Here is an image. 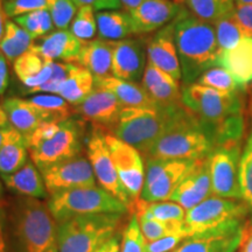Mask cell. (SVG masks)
<instances>
[{
    "label": "cell",
    "mask_w": 252,
    "mask_h": 252,
    "mask_svg": "<svg viewBox=\"0 0 252 252\" xmlns=\"http://www.w3.org/2000/svg\"><path fill=\"white\" fill-rule=\"evenodd\" d=\"M49 0H2V7L7 18H17L37 9L48 8Z\"/></svg>",
    "instance_id": "ee69618b"
},
{
    "label": "cell",
    "mask_w": 252,
    "mask_h": 252,
    "mask_svg": "<svg viewBox=\"0 0 252 252\" xmlns=\"http://www.w3.org/2000/svg\"><path fill=\"white\" fill-rule=\"evenodd\" d=\"M0 5H2V0H0Z\"/></svg>",
    "instance_id": "91938a15"
},
{
    "label": "cell",
    "mask_w": 252,
    "mask_h": 252,
    "mask_svg": "<svg viewBox=\"0 0 252 252\" xmlns=\"http://www.w3.org/2000/svg\"><path fill=\"white\" fill-rule=\"evenodd\" d=\"M28 100L41 112L45 122L62 123L70 118V104L59 94H34Z\"/></svg>",
    "instance_id": "e575fe53"
},
{
    "label": "cell",
    "mask_w": 252,
    "mask_h": 252,
    "mask_svg": "<svg viewBox=\"0 0 252 252\" xmlns=\"http://www.w3.org/2000/svg\"><path fill=\"white\" fill-rule=\"evenodd\" d=\"M213 25L215 27L219 55L222 54L223 52L234 48L245 37H252L235 18L234 9L230 13L217 19Z\"/></svg>",
    "instance_id": "1f68e13d"
},
{
    "label": "cell",
    "mask_w": 252,
    "mask_h": 252,
    "mask_svg": "<svg viewBox=\"0 0 252 252\" xmlns=\"http://www.w3.org/2000/svg\"><path fill=\"white\" fill-rule=\"evenodd\" d=\"M13 21L21 28H24L33 37V40L40 39L52 33L53 28L55 27L48 8L37 9V11L19 15L17 18H13Z\"/></svg>",
    "instance_id": "8d00e7d4"
},
{
    "label": "cell",
    "mask_w": 252,
    "mask_h": 252,
    "mask_svg": "<svg viewBox=\"0 0 252 252\" xmlns=\"http://www.w3.org/2000/svg\"><path fill=\"white\" fill-rule=\"evenodd\" d=\"M7 222H8V202L4 196V188L0 182V250L8 252L7 243Z\"/></svg>",
    "instance_id": "bcb514c9"
},
{
    "label": "cell",
    "mask_w": 252,
    "mask_h": 252,
    "mask_svg": "<svg viewBox=\"0 0 252 252\" xmlns=\"http://www.w3.org/2000/svg\"><path fill=\"white\" fill-rule=\"evenodd\" d=\"M8 125H11V123H9V119H8V116L5 111L4 106L0 104V126H8Z\"/></svg>",
    "instance_id": "db71d44e"
},
{
    "label": "cell",
    "mask_w": 252,
    "mask_h": 252,
    "mask_svg": "<svg viewBox=\"0 0 252 252\" xmlns=\"http://www.w3.org/2000/svg\"><path fill=\"white\" fill-rule=\"evenodd\" d=\"M2 184L15 195L43 200L48 196L45 181L40 169L33 161H28L17 172L7 175H0Z\"/></svg>",
    "instance_id": "603a6c76"
},
{
    "label": "cell",
    "mask_w": 252,
    "mask_h": 252,
    "mask_svg": "<svg viewBox=\"0 0 252 252\" xmlns=\"http://www.w3.org/2000/svg\"><path fill=\"white\" fill-rule=\"evenodd\" d=\"M94 89V76L87 69L78 68L65 80L58 91L59 96L70 105L77 106L87 98Z\"/></svg>",
    "instance_id": "4dcf8cb0"
},
{
    "label": "cell",
    "mask_w": 252,
    "mask_h": 252,
    "mask_svg": "<svg viewBox=\"0 0 252 252\" xmlns=\"http://www.w3.org/2000/svg\"><path fill=\"white\" fill-rule=\"evenodd\" d=\"M235 4H238V5H252V0H235Z\"/></svg>",
    "instance_id": "6f0895ef"
},
{
    "label": "cell",
    "mask_w": 252,
    "mask_h": 252,
    "mask_svg": "<svg viewBox=\"0 0 252 252\" xmlns=\"http://www.w3.org/2000/svg\"><path fill=\"white\" fill-rule=\"evenodd\" d=\"M82 150L80 126L72 119L60 124L52 138L28 149L32 161L40 171L64 160L80 156Z\"/></svg>",
    "instance_id": "7c38bea8"
},
{
    "label": "cell",
    "mask_w": 252,
    "mask_h": 252,
    "mask_svg": "<svg viewBox=\"0 0 252 252\" xmlns=\"http://www.w3.org/2000/svg\"><path fill=\"white\" fill-rule=\"evenodd\" d=\"M96 20L99 39L118 41L134 35L131 15L125 9L96 12Z\"/></svg>",
    "instance_id": "f1b7e54d"
},
{
    "label": "cell",
    "mask_w": 252,
    "mask_h": 252,
    "mask_svg": "<svg viewBox=\"0 0 252 252\" xmlns=\"http://www.w3.org/2000/svg\"><path fill=\"white\" fill-rule=\"evenodd\" d=\"M11 127H12V125L0 126V149H1L2 145H4L6 137H7V133H8V131L11 130Z\"/></svg>",
    "instance_id": "11a10c76"
},
{
    "label": "cell",
    "mask_w": 252,
    "mask_h": 252,
    "mask_svg": "<svg viewBox=\"0 0 252 252\" xmlns=\"http://www.w3.org/2000/svg\"><path fill=\"white\" fill-rule=\"evenodd\" d=\"M187 238L186 234L169 235L153 242H147V252H172Z\"/></svg>",
    "instance_id": "f6af8a7d"
},
{
    "label": "cell",
    "mask_w": 252,
    "mask_h": 252,
    "mask_svg": "<svg viewBox=\"0 0 252 252\" xmlns=\"http://www.w3.org/2000/svg\"><path fill=\"white\" fill-rule=\"evenodd\" d=\"M196 83L202 84V86L213 88L222 93H243L245 90L244 87L237 83V81L232 77V75L226 70L225 68L213 67L204 71L200 77L197 78Z\"/></svg>",
    "instance_id": "74e56055"
},
{
    "label": "cell",
    "mask_w": 252,
    "mask_h": 252,
    "mask_svg": "<svg viewBox=\"0 0 252 252\" xmlns=\"http://www.w3.org/2000/svg\"><path fill=\"white\" fill-rule=\"evenodd\" d=\"M49 196L67 189L96 186L93 166L83 156L64 160L40 171Z\"/></svg>",
    "instance_id": "5bb4252c"
},
{
    "label": "cell",
    "mask_w": 252,
    "mask_h": 252,
    "mask_svg": "<svg viewBox=\"0 0 252 252\" xmlns=\"http://www.w3.org/2000/svg\"><path fill=\"white\" fill-rule=\"evenodd\" d=\"M252 93V91H251ZM251 112H252V98H251Z\"/></svg>",
    "instance_id": "680465c9"
},
{
    "label": "cell",
    "mask_w": 252,
    "mask_h": 252,
    "mask_svg": "<svg viewBox=\"0 0 252 252\" xmlns=\"http://www.w3.org/2000/svg\"><path fill=\"white\" fill-rule=\"evenodd\" d=\"M134 208L137 215H145L166 223L185 222L186 212H187L184 207L173 201L172 202H166V201L147 202L141 198L135 201Z\"/></svg>",
    "instance_id": "836d02e7"
},
{
    "label": "cell",
    "mask_w": 252,
    "mask_h": 252,
    "mask_svg": "<svg viewBox=\"0 0 252 252\" xmlns=\"http://www.w3.org/2000/svg\"><path fill=\"white\" fill-rule=\"evenodd\" d=\"M82 45L83 41L69 30H58L40 37L39 42H33L31 48L48 61L75 63Z\"/></svg>",
    "instance_id": "7402d4cb"
},
{
    "label": "cell",
    "mask_w": 252,
    "mask_h": 252,
    "mask_svg": "<svg viewBox=\"0 0 252 252\" xmlns=\"http://www.w3.org/2000/svg\"><path fill=\"white\" fill-rule=\"evenodd\" d=\"M241 248V252H252V232L249 235V237L245 239V242Z\"/></svg>",
    "instance_id": "9f6ffc18"
},
{
    "label": "cell",
    "mask_w": 252,
    "mask_h": 252,
    "mask_svg": "<svg viewBox=\"0 0 252 252\" xmlns=\"http://www.w3.org/2000/svg\"><path fill=\"white\" fill-rule=\"evenodd\" d=\"M176 1H179V0H176Z\"/></svg>",
    "instance_id": "6125c7cd"
},
{
    "label": "cell",
    "mask_w": 252,
    "mask_h": 252,
    "mask_svg": "<svg viewBox=\"0 0 252 252\" xmlns=\"http://www.w3.org/2000/svg\"><path fill=\"white\" fill-rule=\"evenodd\" d=\"M53 62L54 61H48L31 48L15 60L13 69L19 81L26 87V90H30L49 80L53 72Z\"/></svg>",
    "instance_id": "d4e9b609"
},
{
    "label": "cell",
    "mask_w": 252,
    "mask_h": 252,
    "mask_svg": "<svg viewBox=\"0 0 252 252\" xmlns=\"http://www.w3.org/2000/svg\"><path fill=\"white\" fill-rule=\"evenodd\" d=\"M178 108L163 109L158 105L125 106L111 131L118 139L146 156L158 138L165 132L173 112Z\"/></svg>",
    "instance_id": "8992f818"
},
{
    "label": "cell",
    "mask_w": 252,
    "mask_h": 252,
    "mask_svg": "<svg viewBox=\"0 0 252 252\" xmlns=\"http://www.w3.org/2000/svg\"><path fill=\"white\" fill-rule=\"evenodd\" d=\"M0 252H4V251H1V250H0Z\"/></svg>",
    "instance_id": "94428289"
},
{
    "label": "cell",
    "mask_w": 252,
    "mask_h": 252,
    "mask_svg": "<svg viewBox=\"0 0 252 252\" xmlns=\"http://www.w3.org/2000/svg\"><path fill=\"white\" fill-rule=\"evenodd\" d=\"M248 210L249 207L245 202L214 195L186 212L185 230L188 237H190L242 223L248 215Z\"/></svg>",
    "instance_id": "ba28073f"
},
{
    "label": "cell",
    "mask_w": 252,
    "mask_h": 252,
    "mask_svg": "<svg viewBox=\"0 0 252 252\" xmlns=\"http://www.w3.org/2000/svg\"><path fill=\"white\" fill-rule=\"evenodd\" d=\"M112 41L94 39L82 45L75 64L87 69L94 77L111 75Z\"/></svg>",
    "instance_id": "cb8c5ba5"
},
{
    "label": "cell",
    "mask_w": 252,
    "mask_h": 252,
    "mask_svg": "<svg viewBox=\"0 0 252 252\" xmlns=\"http://www.w3.org/2000/svg\"><path fill=\"white\" fill-rule=\"evenodd\" d=\"M69 31L83 42L94 40L97 34V20L94 9L89 6L78 7L77 13L69 26Z\"/></svg>",
    "instance_id": "60d3db41"
},
{
    "label": "cell",
    "mask_w": 252,
    "mask_h": 252,
    "mask_svg": "<svg viewBox=\"0 0 252 252\" xmlns=\"http://www.w3.org/2000/svg\"><path fill=\"white\" fill-rule=\"evenodd\" d=\"M175 42L184 86L195 83L208 69L219 65V46L212 23L195 17L187 8L174 20Z\"/></svg>",
    "instance_id": "3957f363"
},
{
    "label": "cell",
    "mask_w": 252,
    "mask_h": 252,
    "mask_svg": "<svg viewBox=\"0 0 252 252\" xmlns=\"http://www.w3.org/2000/svg\"><path fill=\"white\" fill-rule=\"evenodd\" d=\"M242 93H222L195 83L184 86L181 99L209 132L216 146L241 141L244 132Z\"/></svg>",
    "instance_id": "6da1fadb"
},
{
    "label": "cell",
    "mask_w": 252,
    "mask_h": 252,
    "mask_svg": "<svg viewBox=\"0 0 252 252\" xmlns=\"http://www.w3.org/2000/svg\"><path fill=\"white\" fill-rule=\"evenodd\" d=\"M105 135L103 131L94 126L87 143L88 159L93 166L94 178L98 181L100 188L122 201L128 208V210H131L135 206V202L130 197L119 179L118 173L113 165Z\"/></svg>",
    "instance_id": "8fae6325"
},
{
    "label": "cell",
    "mask_w": 252,
    "mask_h": 252,
    "mask_svg": "<svg viewBox=\"0 0 252 252\" xmlns=\"http://www.w3.org/2000/svg\"><path fill=\"white\" fill-rule=\"evenodd\" d=\"M137 215V214H135ZM138 220H139V225L143 232L144 237L146 238L147 242H153L157 239L169 235L176 234H186L185 230V222L182 223H166L158 220L156 219H151L145 215H137ZM188 237V236H187Z\"/></svg>",
    "instance_id": "f35d334b"
},
{
    "label": "cell",
    "mask_w": 252,
    "mask_h": 252,
    "mask_svg": "<svg viewBox=\"0 0 252 252\" xmlns=\"http://www.w3.org/2000/svg\"><path fill=\"white\" fill-rule=\"evenodd\" d=\"M219 65L225 68L242 87L252 83V37H245L234 48L220 54Z\"/></svg>",
    "instance_id": "484cf974"
},
{
    "label": "cell",
    "mask_w": 252,
    "mask_h": 252,
    "mask_svg": "<svg viewBox=\"0 0 252 252\" xmlns=\"http://www.w3.org/2000/svg\"><path fill=\"white\" fill-rule=\"evenodd\" d=\"M1 105L7 113L11 125L23 133L24 137L32 133L37 126L45 123L41 112L28 99L9 97L1 103Z\"/></svg>",
    "instance_id": "83f0119b"
},
{
    "label": "cell",
    "mask_w": 252,
    "mask_h": 252,
    "mask_svg": "<svg viewBox=\"0 0 252 252\" xmlns=\"http://www.w3.org/2000/svg\"><path fill=\"white\" fill-rule=\"evenodd\" d=\"M105 138L119 179L135 202L140 197L145 181V167L141 153L113 134H106Z\"/></svg>",
    "instance_id": "4fadbf2b"
},
{
    "label": "cell",
    "mask_w": 252,
    "mask_h": 252,
    "mask_svg": "<svg viewBox=\"0 0 252 252\" xmlns=\"http://www.w3.org/2000/svg\"><path fill=\"white\" fill-rule=\"evenodd\" d=\"M184 1L191 14L212 24L235 8V0H184Z\"/></svg>",
    "instance_id": "d590c367"
},
{
    "label": "cell",
    "mask_w": 252,
    "mask_h": 252,
    "mask_svg": "<svg viewBox=\"0 0 252 252\" xmlns=\"http://www.w3.org/2000/svg\"><path fill=\"white\" fill-rule=\"evenodd\" d=\"M5 55L0 50V96L5 94L9 83V74H8V65L6 61Z\"/></svg>",
    "instance_id": "681fc988"
},
{
    "label": "cell",
    "mask_w": 252,
    "mask_h": 252,
    "mask_svg": "<svg viewBox=\"0 0 252 252\" xmlns=\"http://www.w3.org/2000/svg\"><path fill=\"white\" fill-rule=\"evenodd\" d=\"M196 160H167L147 158L140 198L147 202L169 200Z\"/></svg>",
    "instance_id": "9c48e42d"
},
{
    "label": "cell",
    "mask_w": 252,
    "mask_h": 252,
    "mask_svg": "<svg viewBox=\"0 0 252 252\" xmlns=\"http://www.w3.org/2000/svg\"><path fill=\"white\" fill-rule=\"evenodd\" d=\"M239 187L242 200L252 210V128L239 160Z\"/></svg>",
    "instance_id": "ab89813d"
},
{
    "label": "cell",
    "mask_w": 252,
    "mask_h": 252,
    "mask_svg": "<svg viewBox=\"0 0 252 252\" xmlns=\"http://www.w3.org/2000/svg\"><path fill=\"white\" fill-rule=\"evenodd\" d=\"M34 40L14 21H6L5 33L0 40V50L8 61L14 62L31 49Z\"/></svg>",
    "instance_id": "d6a6232c"
},
{
    "label": "cell",
    "mask_w": 252,
    "mask_h": 252,
    "mask_svg": "<svg viewBox=\"0 0 252 252\" xmlns=\"http://www.w3.org/2000/svg\"><path fill=\"white\" fill-rule=\"evenodd\" d=\"M248 226L235 223L187 237L172 252H236L249 237Z\"/></svg>",
    "instance_id": "9a60e30c"
},
{
    "label": "cell",
    "mask_w": 252,
    "mask_h": 252,
    "mask_svg": "<svg viewBox=\"0 0 252 252\" xmlns=\"http://www.w3.org/2000/svg\"><path fill=\"white\" fill-rule=\"evenodd\" d=\"M75 108L87 121L94 123L96 126L112 130L125 106L112 93L94 88L93 93Z\"/></svg>",
    "instance_id": "ffe728a7"
},
{
    "label": "cell",
    "mask_w": 252,
    "mask_h": 252,
    "mask_svg": "<svg viewBox=\"0 0 252 252\" xmlns=\"http://www.w3.org/2000/svg\"><path fill=\"white\" fill-rule=\"evenodd\" d=\"M235 18L243 26L248 33L252 36V5H238L235 4L234 8Z\"/></svg>",
    "instance_id": "c3c4849f"
},
{
    "label": "cell",
    "mask_w": 252,
    "mask_h": 252,
    "mask_svg": "<svg viewBox=\"0 0 252 252\" xmlns=\"http://www.w3.org/2000/svg\"><path fill=\"white\" fill-rule=\"evenodd\" d=\"M94 252H121V241L119 236L116 234L111 238L108 239L99 248H97Z\"/></svg>",
    "instance_id": "f907efd6"
},
{
    "label": "cell",
    "mask_w": 252,
    "mask_h": 252,
    "mask_svg": "<svg viewBox=\"0 0 252 252\" xmlns=\"http://www.w3.org/2000/svg\"><path fill=\"white\" fill-rule=\"evenodd\" d=\"M121 1L122 8L125 9V11L130 12L132 9H134L135 7H138L144 0H119Z\"/></svg>",
    "instance_id": "816d5d0a"
},
{
    "label": "cell",
    "mask_w": 252,
    "mask_h": 252,
    "mask_svg": "<svg viewBox=\"0 0 252 252\" xmlns=\"http://www.w3.org/2000/svg\"><path fill=\"white\" fill-rule=\"evenodd\" d=\"M141 86L158 106L173 109L182 105L180 81L147 61Z\"/></svg>",
    "instance_id": "44dd1931"
},
{
    "label": "cell",
    "mask_w": 252,
    "mask_h": 252,
    "mask_svg": "<svg viewBox=\"0 0 252 252\" xmlns=\"http://www.w3.org/2000/svg\"><path fill=\"white\" fill-rule=\"evenodd\" d=\"M94 88L108 90L115 94L124 106H156L149 94L141 84L111 75L105 77H94Z\"/></svg>",
    "instance_id": "4316f807"
},
{
    "label": "cell",
    "mask_w": 252,
    "mask_h": 252,
    "mask_svg": "<svg viewBox=\"0 0 252 252\" xmlns=\"http://www.w3.org/2000/svg\"><path fill=\"white\" fill-rule=\"evenodd\" d=\"M216 147L206 127L182 104L174 110L168 126L151 147L146 158L167 160H198Z\"/></svg>",
    "instance_id": "277c9868"
},
{
    "label": "cell",
    "mask_w": 252,
    "mask_h": 252,
    "mask_svg": "<svg viewBox=\"0 0 252 252\" xmlns=\"http://www.w3.org/2000/svg\"><path fill=\"white\" fill-rule=\"evenodd\" d=\"M182 6L176 0H144L131 15L134 35H144L159 31L173 23L181 13Z\"/></svg>",
    "instance_id": "e0dca14e"
},
{
    "label": "cell",
    "mask_w": 252,
    "mask_h": 252,
    "mask_svg": "<svg viewBox=\"0 0 252 252\" xmlns=\"http://www.w3.org/2000/svg\"><path fill=\"white\" fill-rule=\"evenodd\" d=\"M147 61L181 81V67L175 42L174 21L160 28L147 42Z\"/></svg>",
    "instance_id": "d6986e66"
},
{
    "label": "cell",
    "mask_w": 252,
    "mask_h": 252,
    "mask_svg": "<svg viewBox=\"0 0 252 252\" xmlns=\"http://www.w3.org/2000/svg\"><path fill=\"white\" fill-rule=\"evenodd\" d=\"M241 141H232L216 146L208 156L213 195L223 198L241 200L239 160Z\"/></svg>",
    "instance_id": "30bf717a"
},
{
    "label": "cell",
    "mask_w": 252,
    "mask_h": 252,
    "mask_svg": "<svg viewBox=\"0 0 252 252\" xmlns=\"http://www.w3.org/2000/svg\"><path fill=\"white\" fill-rule=\"evenodd\" d=\"M77 7L89 6L94 12L109 11V9H119L122 7L119 0H72Z\"/></svg>",
    "instance_id": "7dc6e473"
},
{
    "label": "cell",
    "mask_w": 252,
    "mask_h": 252,
    "mask_svg": "<svg viewBox=\"0 0 252 252\" xmlns=\"http://www.w3.org/2000/svg\"><path fill=\"white\" fill-rule=\"evenodd\" d=\"M6 19H7V15L5 14L2 5H0V40H1V37L5 33V25H6V21H7Z\"/></svg>",
    "instance_id": "f5cc1de1"
},
{
    "label": "cell",
    "mask_w": 252,
    "mask_h": 252,
    "mask_svg": "<svg viewBox=\"0 0 252 252\" xmlns=\"http://www.w3.org/2000/svg\"><path fill=\"white\" fill-rule=\"evenodd\" d=\"M48 9L56 30H68L78 7L72 0H49Z\"/></svg>",
    "instance_id": "7bdbcfd3"
},
{
    "label": "cell",
    "mask_w": 252,
    "mask_h": 252,
    "mask_svg": "<svg viewBox=\"0 0 252 252\" xmlns=\"http://www.w3.org/2000/svg\"><path fill=\"white\" fill-rule=\"evenodd\" d=\"M210 196H213V189L207 157L195 161L184 180L173 191L169 200L188 210Z\"/></svg>",
    "instance_id": "ac0fdd59"
},
{
    "label": "cell",
    "mask_w": 252,
    "mask_h": 252,
    "mask_svg": "<svg viewBox=\"0 0 252 252\" xmlns=\"http://www.w3.org/2000/svg\"><path fill=\"white\" fill-rule=\"evenodd\" d=\"M121 213L83 215L58 223L60 252H94L117 234L123 216Z\"/></svg>",
    "instance_id": "5b68a950"
},
{
    "label": "cell",
    "mask_w": 252,
    "mask_h": 252,
    "mask_svg": "<svg viewBox=\"0 0 252 252\" xmlns=\"http://www.w3.org/2000/svg\"><path fill=\"white\" fill-rule=\"evenodd\" d=\"M147 241L141 232L137 215L131 217L123 230L121 252H147Z\"/></svg>",
    "instance_id": "b9f144b4"
},
{
    "label": "cell",
    "mask_w": 252,
    "mask_h": 252,
    "mask_svg": "<svg viewBox=\"0 0 252 252\" xmlns=\"http://www.w3.org/2000/svg\"><path fill=\"white\" fill-rule=\"evenodd\" d=\"M28 147L24 134L12 126L0 149V175L19 171L28 162Z\"/></svg>",
    "instance_id": "f546056e"
},
{
    "label": "cell",
    "mask_w": 252,
    "mask_h": 252,
    "mask_svg": "<svg viewBox=\"0 0 252 252\" xmlns=\"http://www.w3.org/2000/svg\"><path fill=\"white\" fill-rule=\"evenodd\" d=\"M8 252H60L58 223L47 203L28 196L8 201Z\"/></svg>",
    "instance_id": "7a4b0ae2"
},
{
    "label": "cell",
    "mask_w": 252,
    "mask_h": 252,
    "mask_svg": "<svg viewBox=\"0 0 252 252\" xmlns=\"http://www.w3.org/2000/svg\"><path fill=\"white\" fill-rule=\"evenodd\" d=\"M147 64V46L141 39L126 37L112 41L111 76L138 82L143 78Z\"/></svg>",
    "instance_id": "2e32d148"
},
{
    "label": "cell",
    "mask_w": 252,
    "mask_h": 252,
    "mask_svg": "<svg viewBox=\"0 0 252 252\" xmlns=\"http://www.w3.org/2000/svg\"><path fill=\"white\" fill-rule=\"evenodd\" d=\"M47 206L56 223L91 214L128 212V208L122 201L97 186L59 191L50 195Z\"/></svg>",
    "instance_id": "52a82bcc"
}]
</instances>
